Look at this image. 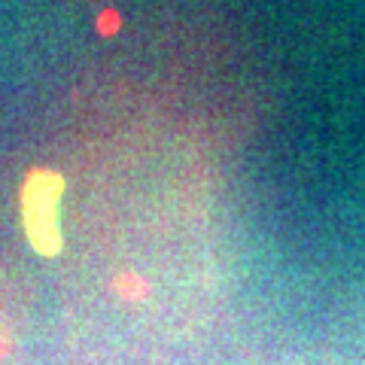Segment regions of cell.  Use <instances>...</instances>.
Masks as SVG:
<instances>
[{"label":"cell","mask_w":365,"mask_h":365,"mask_svg":"<svg viewBox=\"0 0 365 365\" xmlns=\"http://www.w3.org/2000/svg\"><path fill=\"white\" fill-rule=\"evenodd\" d=\"M61 192H64L61 177L40 170V174H34L28 180L25 195H21L28 237L43 256H55L61 250V225H58Z\"/></svg>","instance_id":"obj_1"}]
</instances>
